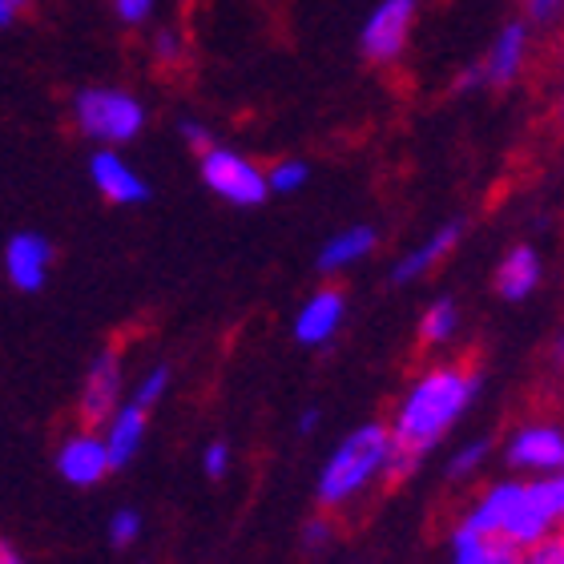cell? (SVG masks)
<instances>
[{
    "mask_svg": "<svg viewBox=\"0 0 564 564\" xmlns=\"http://www.w3.org/2000/svg\"><path fill=\"white\" fill-rule=\"evenodd\" d=\"M130 400V383H126V355L118 347H101L85 367V379L77 388V415L89 427H101L121 403Z\"/></svg>",
    "mask_w": 564,
    "mask_h": 564,
    "instance_id": "ba28073f",
    "label": "cell"
},
{
    "mask_svg": "<svg viewBox=\"0 0 564 564\" xmlns=\"http://www.w3.org/2000/svg\"><path fill=\"white\" fill-rule=\"evenodd\" d=\"M109 4H113V17L121 24H130V29H141L158 9V0H109Z\"/></svg>",
    "mask_w": 564,
    "mask_h": 564,
    "instance_id": "83f0119b",
    "label": "cell"
},
{
    "mask_svg": "<svg viewBox=\"0 0 564 564\" xmlns=\"http://www.w3.org/2000/svg\"><path fill=\"white\" fill-rule=\"evenodd\" d=\"M391 452H395V435L388 423H359L330 447L315 480V500L323 512H343V508L359 505L371 496L379 484H388Z\"/></svg>",
    "mask_w": 564,
    "mask_h": 564,
    "instance_id": "3957f363",
    "label": "cell"
},
{
    "mask_svg": "<svg viewBox=\"0 0 564 564\" xmlns=\"http://www.w3.org/2000/svg\"><path fill=\"white\" fill-rule=\"evenodd\" d=\"M343 323H347V294H343L339 286H318V291L306 294L303 303H299V311H294L291 335L299 347L318 351V347H327V343L339 335Z\"/></svg>",
    "mask_w": 564,
    "mask_h": 564,
    "instance_id": "4fadbf2b",
    "label": "cell"
},
{
    "mask_svg": "<svg viewBox=\"0 0 564 564\" xmlns=\"http://www.w3.org/2000/svg\"><path fill=\"white\" fill-rule=\"evenodd\" d=\"M480 367L468 359H435L423 367L388 420L391 435H395L388 484L412 480L423 459L432 456L452 435V427L471 412V403L480 400Z\"/></svg>",
    "mask_w": 564,
    "mask_h": 564,
    "instance_id": "6da1fadb",
    "label": "cell"
},
{
    "mask_svg": "<svg viewBox=\"0 0 564 564\" xmlns=\"http://www.w3.org/2000/svg\"><path fill=\"white\" fill-rule=\"evenodd\" d=\"M544 282V262L541 250L529 247V242H517V247L505 250V259L496 262L492 286L505 303H524L529 294H536V286Z\"/></svg>",
    "mask_w": 564,
    "mask_h": 564,
    "instance_id": "2e32d148",
    "label": "cell"
},
{
    "mask_svg": "<svg viewBox=\"0 0 564 564\" xmlns=\"http://www.w3.org/2000/svg\"><path fill=\"white\" fill-rule=\"evenodd\" d=\"M529 61H532V21L517 17V21H508L492 36L488 53L476 61L484 89H508V85H517L524 77V69H529Z\"/></svg>",
    "mask_w": 564,
    "mask_h": 564,
    "instance_id": "8fae6325",
    "label": "cell"
},
{
    "mask_svg": "<svg viewBox=\"0 0 564 564\" xmlns=\"http://www.w3.org/2000/svg\"><path fill=\"white\" fill-rule=\"evenodd\" d=\"M198 177L214 198L226 202V206H238V210H254V206L271 198L267 170L259 162H250L247 153L223 145V141L198 158Z\"/></svg>",
    "mask_w": 564,
    "mask_h": 564,
    "instance_id": "5b68a950",
    "label": "cell"
},
{
    "mask_svg": "<svg viewBox=\"0 0 564 564\" xmlns=\"http://www.w3.org/2000/svg\"><path fill=\"white\" fill-rule=\"evenodd\" d=\"M549 496H553V508H556V517H561L564 524V471H556V476H549Z\"/></svg>",
    "mask_w": 564,
    "mask_h": 564,
    "instance_id": "4dcf8cb0",
    "label": "cell"
},
{
    "mask_svg": "<svg viewBox=\"0 0 564 564\" xmlns=\"http://www.w3.org/2000/svg\"><path fill=\"white\" fill-rule=\"evenodd\" d=\"M561 109H564V85H561Z\"/></svg>",
    "mask_w": 564,
    "mask_h": 564,
    "instance_id": "d590c367",
    "label": "cell"
},
{
    "mask_svg": "<svg viewBox=\"0 0 564 564\" xmlns=\"http://www.w3.org/2000/svg\"><path fill=\"white\" fill-rule=\"evenodd\" d=\"M520 564H564V529H556L549 541L529 549V553L520 556Z\"/></svg>",
    "mask_w": 564,
    "mask_h": 564,
    "instance_id": "f1b7e54d",
    "label": "cell"
},
{
    "mask_svg": "<svg viewBox=\"0 0 564 564\" xmlns=\"http://www.w3.org/2000/svg\"><path fill=\"white\" fill-rule=\"evenodd\" d=\"M150 57L162 65V69H174V65H182V57H186V41H182V33L177 29H153L150 36Z\"/></svg>",
    "mask_w": 564,
    "mask_h": 564,
    "instance_id": "cb8c5ba5",
    "label": "cell"
},
{
    "mask_svg": "<svg viewBox=\"0 0 564 564\" xmlns=\"http://www.w3.org/2000/svg\"><path fill=\"white\" fill-rule=\"evenodd\" d=\"M464 235H468V223H464V218H447V223H440L432 235H423L415 247H408L400 259L391 262L388 279L395 282V286H415V282H423L427 274H435L452 254H456Z\"/></svg>",
    "mask_w": 564,
    "mask_h": 564,
    "instance_id": "30bf717a",
    "label": "cell"
},
{
    "mask_svg": "<svg viewBox=\"0 0 564 564\" xmlns=\"http://www.w3.org/2000/svg\"><path fill=\"white\" fill-rule=\"evenodd\" d=\"M150 415L153 412H145V408H138L133 400H126L118 412L101 423L106 444H109V452H113V464H118V468H126V464L138 459L141 444H145V435H150Z\"/></svg>",
    "mask_w": 564,
    "mask_h": 564,
    "instance_id": "e0dca14e",
    "label": "cell"
},
{
    "mask_svg": "<svg viewBox=\"0 0 564 564\" xmlns=\"http://www.w3.org/2000/svg\"><path fill=\"white\" fill-rule=\"evenodd\" d=\"M553 359H556V367H564V327H561V335H556V343H553Z\"/></svg>",
    "mask_w": 564,
    "mask_h": 564,
    "instance_id": "e575fe53",
    "label": "cell"
},
{
    "mask_svg": "<svg viewBox=\"0 0 564 564\" xmlns=\"http://www.w3.org/2000/svg\"><path fill=\"white\" fill-rule=\"evenodd\" d=\"M524 21H532V29H553L564 21V0H524Z\"/></svg>",
    "mask_w": 564,
    "mask_h": 564,
    "instance_id": "4316f807",
    "label": "cell"
},
{
    "mask_svg": "<svg viewBox=\"0 0 564 564\" xmlns=\"http://www.w3.org/2000/svg\"><path fill=\"white\" fill-rule=\"evenodd\" d=\"M447 564H520L517 549H508V544L492 541V536H480V532L464 529L456 524L452 529V541H447Z\"/></svg>",
    "mask_w": 564,
    "mask_h": 564,
    "instance_id": "d6986e66",
    "label": "cell"
},
{
    "mask_svg": "<svg viewBox=\"0 0 564 564\" xmlns=\"http://www.w3.org/2000/svg\"><path fill=\"white\" fill-rule=\"evenodd\" d=\"M29 0H0V24H12V17L24 9Z\"/></svg>",
    "mask_w": 564,
    "mask_h": 564,
    "instance_id": "d6a6232c",
    "label": "cell"
},
{
    "mask_svg": "<svg viewBox=\"0 0 564 564\" xmlns=\"http://www.w3.org/2000/svg\"><path fill=\"white\" fill-rule=\"evenodd\" d=\"M170 383H174V367L170 364H150L138 379L130 383V400L145 412H158L162 400L170 395Z\"/></svg>",
    "mask_w": 564,
    "mask_h": 564,
    "instance_id": "44dd1931",
    "label": "cell"
},
{
    "mask_svg": "<svg viewBox=\"0 0 564 564\" xmlns=\"http://www.w3.org/2000/svg\"><path fill=\"white\" fill-rule=\"evenodd\" d=\"M0 564H29V561H24V556L17 553L9 541H4V544H0Z\"/></svg>",
    "mask_w": 564,
    "mask_h": 564,
    "instance_id": "836d02e7",
    "label": "cell"
},
{
    "mask_svg": "<svg viewBox=\"0 0 564 564\" xmlns=\"http://www.w3.org/2000/svg\"><path fill=\"white\" fill-rule=\"evenodd\" d=\"M267 177H271V194L286 198V194H299V189L311 182V165H306L303 158H274Z\"/></svg>",
    "mask_w": 564,
    "mask_h": 564,
    "instance_id": "7402d4cb",
    "label": "cell"
},
{
    "mask_svg": "<svg viewBox=\"0 0 564 564\" xmlns=\"http://www.w3.org/2000/svg\"><path fill=\"white\" fill-rule=\"evenodd\" d=\"M318 423H323V415H318V408H306L303 415H299V423H294V432L299 435H315Z\"/></svg>",
    "mask_w": 564,
    "mask_h": 564,
    "instance_id": "1f68e13d",
    "label": "cell"
},
{
    "mask_svg": "<svg viewBox=\"0 0 564 564\" xmlns=\"http://www.w3.org/2000/svg\"><path fill=\"white\" fill-rule=\"evenodd\" d=\"M85 174H89V186L97 189V198H106L109 206H141L150 198V182L141 177V170H133L126 162L121 150H94L89 162H85Z\"/></svg>",
    "mask_w": 564,
    "mask_h": 564,
    "instance_id": "5bb4252c",
    "label": "cell"
},
{
    "mask_svg": "<svg viewBox=\"0 0 564 564\" xmlns=\"http://www.w3.org/2000/svg\"><path fill=\"white\" fill-rule=\"evenodd\" d=\"M177 138H182V145H186L189 153H198V158L218 145V141H214V133H210V126H206V121H198V118L177 121Z\"/></svg>",
    "mask_w": 564,
    "mask_h": 564,
    "instance_id": "484cf974",
    "label": "cell"
},
{
    "mask_svg": "<svg viewBox=\"0 0 564 564\" xmlns=\"http://www.w3.org/2000/svg\"><path fill=\"white\" fill-rule=\"evenodd\" d=\"M141 532H145V520H141L138 508H118V512H109L106 536L113 549H133V544L141 541Z\"/></svg>",
    "mask_w": 564,
    "mask_h": 564,
    "instance_id": "603a6c76",
    "label": "cell"
},
{
    "mask_svg": "<svg viewBox=\"0 0 564 564\" xmlns=\"http://www.w3.org/2000/svg\"><path fill=\"white\" fill-rule=\"evenodd\" d=\"M505 464L517 476H532V480H549L556 471H564V423L553 420H524L517 423L505 440Z\"/></svg>",
    "mask_w": 564,
    "mask_h": 564,
    "instance_id": "52a82bcc",
    "label": "cell"
},
{
    "mask_svg": "<svg viewBox=\"0 0 564 564\" xmlns=\"http://www.w3.org/2000/svg\"><path fill=\"white\" fill-rule=\"evenodd\" d=\"M230 468H235V447L226 444V440H210V444L202 447V471L210 480H226Z\"/></svg>",
    "mask_w": 564,
    "mask_h": 564,
    "instance_id": "d4e9b609",
    "label": "cell"
},
{
    "mask_svg": "<svg viewBox=\"0 0 564 564\" xmlns=\"http://www.w3.org/2000/svg\"><path fill=\"white\" fill-rule=\"evenodd\" d=\"M459 327H464V315H459V303L452 294H440L423 306L420 327H415V339H420L423 351H444L459 339Z\"/></svg>",
    "mask_w": 564,
    "mask_h": 564,
    "instance_id": "ac0fdd59",
    "label": "cell"
},
{
    "mask_svg": "<svg viewBox=\"0 0 564 564\" xmlns=\"http://www.w3.org/2000/svg\"><path fill=\"white\" fill-rule=\"evenodd\" d=\"M53 468H57V476L69 488H97L109 471H118V464H113V452L106 444V432L82 423V427H73L57 444Z\"/></svg>",
    "mask_w": 564,
    "mask_h": 564,
    "instance_id": "9c48e42d",
    "label": "cell"
},
{
    "mask_svg": "<svg viewBox=\"0 0 564 564\" xmlns=\"http://www.w3.org/2000/svg\"><path fill=\"white\" fill-rule=\"evenodd\" d=\"M492 452H496V444L488 440V435H476V440H468V444H459L452 456H447V468H444V476L452 484H459V480H476L488 464H492Z\"/></svg>",
    "mask_w": 564,
    "mask_h": 564,
    "instance_id": "ffe728a7",
    "label": "cell"
},
{
    "mask_svg": "<svg viewBox=\"0 0 564 564\" xmlns=\"http://www.w3.org/2000/svg\"><path fill=\"white\" fill-rule=\"evenodd\" d=\"M376 247H379L376 226H367V223L343 226V230H335V235L318 247L315 271L323 274V279H335V274L351 271V267H359V262L371 259V254H376Z\"/></svg>",
    "mask_w": 564,
    "mask_h": 564,
    "instance_id": "9a60e30c",
    "label": "cell"
},
{
    "mask_svg": "<svg viewBox=\"0 0 564 564\" xmlns=\"http://www.w3.org/2000/svg\"><path fill=\"white\" fill-rule=\"evenodd\" d=\"M415 17H420V0H379L359 29V53L367 65H376V69L400 65L412 45Z\"/></svg>",
    "mask_w": 564,
    "mask_h": 564,
    "instance_id": "8992f818",
    "label": "cell"
},
{
    "mask_svg": "<svg viewBox=\"0 0 564 564\" xmlns=\"http://www.w3.org/2000/svg\"><path fill=\"white\" fill-rule=\"evenodd\" d=\"M330 536H335V520H330V512H318V517H311L303 524V544H306V549H323Z\"/></svg>",
    "mask_w": 564,
    "mask_h": 564,
    "instance_id": "f546056e",
    "label": "cell"
},
{
    "mask_svg": "<svg viewBox=\"0 0 564 564\" xmlns=\"http://www.w3.org/2000/svg\"><path fill=\"white\" fill-rule=\"evenodd\" d=\"M73 130L85 141H94V150H121L130 141L141 138L150 109L138 94H130L126 85H85L69 101Z\"/></svg>",
    "mask_w": 564,
    "mask_h": 564,
    "instance_id": "277c9868",
    "label": "cell"
},
{
    "mask_svg": "<svg viewBox=\"0 0 564 564\" xmlns=\"http://www.w3.org/2000/svg\"><path fill=\"white\" fill-rule=\"evenodd\" d=\"M456 524L492 536V541L529 553L541 541H549L556 529H564L553 508L549 484L532 476H508V480L484 484V492L459 512Z\"/></svg>",
    "mask_w": 564,
    "mask_h": 564,
    "instance_id": "7a4b0ae2",
    "label": "cell"
},
{
    "mask_svg": "<svg viewBox=\"0 0 564 564\" xmlns=\"http://www.w3.org/2000/svg\"><path fill=\"white\" fill-rule=\"evenodd\" d=\"M4 279L17 294H41L53 274V242L36 230H17L4 238Z\"/></svg>",
    "mask_w": 564,
    "mask_h": 564,
    "instance_id": "7c38bea8",
    "label": "cell"
}]
</instances>
